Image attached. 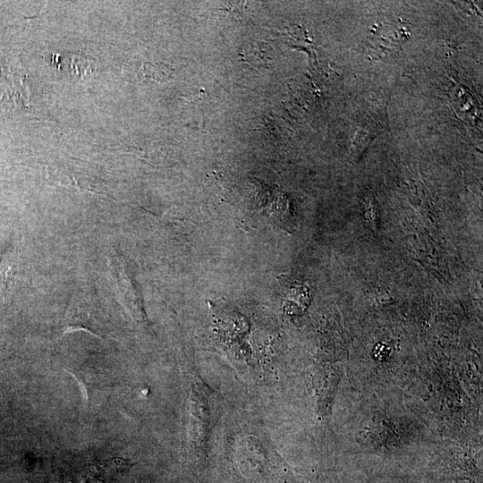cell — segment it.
I'll return each mask as SVG.
<instances>
[{"mask_svg": "<svg viewBox=\"0 0 483 483\" xmlns=\"http://www.w3.org/2000/svg\"><path fill=\"white\" fill-rule=\"evenodd\" d=\"M47 173L49 177L59 185L95 194L107 195L103 182L99 178L91 175L85 170H79L74 165H52L48 167Z\"/></svg>", "mask_w": 483, "mask_h": 483, "instance_id": "obj_3", "label": "cell"}, {"mask_svg": "<svg viewBox=\"0 0 483 483\" xmlns=\"http://www.w3.org/2000/svg\"><path fill=\"white\" fill-rule=\"evenodd\" d=\"M77 330H85L97 336H103L105 333L99 308L84 292H76L72 296L64 316V333Z\"/></svg>", "mask_w": 483, "mask_h": 483, "instance_id": "obj_1", "label": "cell"}, {"mask_svg": "<svg viewBox=\"0 0 483 483\" xmlns=\"http://www.w3.org/2000/svg\"><path fill=\"white\" fill-rule=\"evenodd\" d=\"M133 465L131 460L112 457L94 460L69 479L70 483H113Z\"/></svg>", "mask_w": 483, "mask_h": 483, "instance_id": "obj_2", "label": "cell"}, {"mask_svg": "<svg viewBox=\"0 0 483 483\" xmlns=\"http://www.w3.org/2000/svg\"><path fill=\"white\" fill-rule=\"evenodd\" d=\"M22 273V259L16 246L9 247L0 261V310L9 305Z\"/></svg>", "mask_w": 483, "mask_h": 483, "instance_id": "obj_4", "label": "cell"}, {"mask_svg": "<svg viewBox=\"0 0 483 483\" xmlns=\"http://www.w3.org/2000/svg\"><path fill=\"white\" fill-rule=\"evenodd\" d=\"M369 206L364 204V220L367 227H369L374 233H377V215L373 202L370 200L368 202Z\"/></svg>", "mask_w": 483, "mask_h": 483, "instance_id": "obj_5", "label": "cell"}]
</instances>
